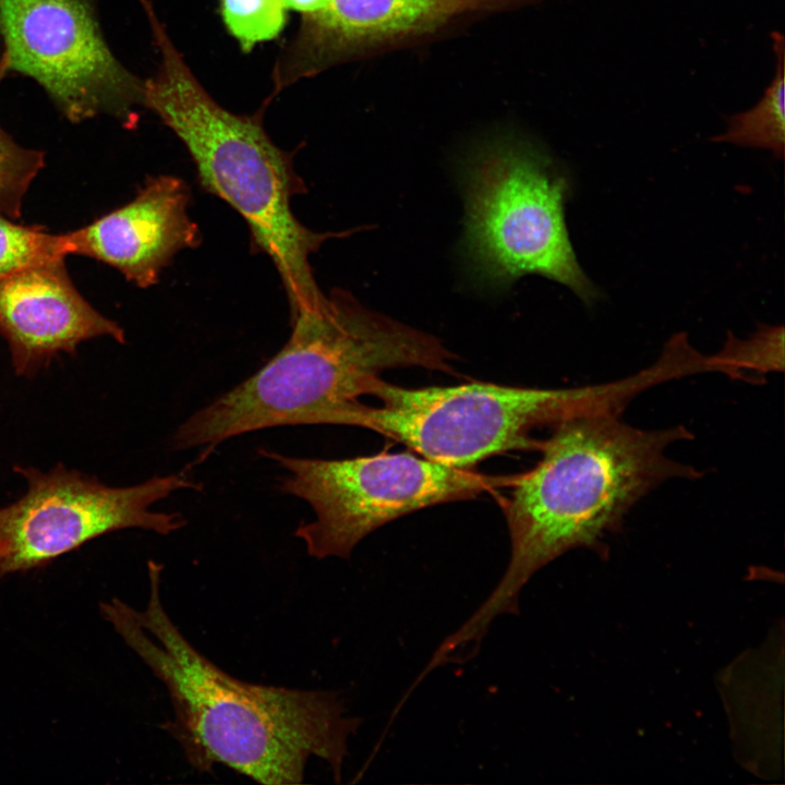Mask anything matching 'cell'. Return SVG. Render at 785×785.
I'll return each instance as SVG.
<instances>
[{"mask_svg": "<svg viewBox=\"0 0 785 785\" xmlns=\"http://www.w3.org/2000/svg\"><path fill=\"white\" fill-rule=\"evenodd\" d=\"M291 327L267 364L178 426L173 449L209 451L258 430L321 424L327 413L369 395L385 370L454 373V354L439 339L365 307L345 290L292 316Z\"/></svg>", "mask_w": 785, "mask_h": 785, "instance_id": "obj_3", "label": "cell"}, {"mask_svg": "<svg viewBox=\"0 0 785 785\" xmlns=\"http://www.w3.org/2000/svg\"><path fill=\"white\" fill-rule=\"evenodd\" d=\"M189 202V188L180 178L149 177L131 202L62 233L67 254L108 264L137 287L148 288L178 252L201 243Z\"/></svg>", "mask_w": 785, "mask_h": 785, "instance_id": "obj_12", "label": "cell"}, {"mask_svg": "<svg viewBox=\"0 0 785 785\" xmlns=\"http://www.w3.org/2000/svg\"><path fill=\"white\" fill-rule=\"evenodd\" d=\"M159 63L144 80L143 107L153 111L184 144L203 186L246 221L252 242L274 263L290 306V317L325 299L310 257L339 233H318L293 215L291 198L304 192L290 155L267 134L265 98L251 114L224 108L198 82L173 44L150 0H140Z\"/></svg>", "mask_w": 785, "mask_h": 785, "instance_id": "obj_4", "label": "cell"}, {"mask_svg": "<svg viewBox=\"0 0 785 785\" xmlns=\"http://www.w3.org/2000/svg\"><path fill=\"white\" fill-rule=\"evenodd\" d=\"M775 70L772 81L760 100L747 111L730 116L727 129L715 142L732 143L745 147L770 149L777 158L785 148V84L784 37L772 34Z\"/></svg>", "mask_w": 785, "mask_h": 785, "instance_id": "obj_13", "label": "cell"}, {"mask_svg": "<svg viewBox=\"0 0 785 785\" xmlns=\"http://www.w3.org/2000/svg\"><path fill=\"white\" fill-rule=\"evenodd\" d=\"M0 81L33 78L71 122L99 114L135 122L144 80L112 53L95 0H0Z\"/></svg>", "mask_w": 785, "mask_h": 785, "instance_id": "obj_8", "label": "cell"}, {"mask_svg": "<svg viewBox=\"0 0 785 785\" xmlns=\"http://www.w3.org/2000/svg\"><path fill=\"white\" fill-rule=\"evenodd\" d=\"M162 566L148 561L143 611L113 599L105 618L165 686L172 716L160 724L198 772L227 766L266 785L301 784L307 762L323 760L341 782L349 739L362 720L331 690L251 684L205 657L166 612Z\"/></svg>", "mask_w": 785, "mask_h": 785, "instance_id": "obj_1", "label": "cell"}, {"mask_svg": "<svg viewBox=\"0 0 785 785\" xmlns=\"http://www.w3.org/2000/svg\"><path fill=\"white\" fill-rule=\"evenodd\" d=\"M15 471L24 478L26 492L0 508V577L47 563L117 530L176 532L186 524L184 516L150 507L179 490H202L184 473L112 487L63 464L47 472L23 467Z\"/></svg>", "mask_w": 785, "mask_h": 785, "instance_id": "obj_9", "label": "cell"}, {"mask_svg": "<svg viewBox=\"0 0 785 785\" xmlns=\"http://www.w3.org/2000/svg\"><path fill=\"white\" fill-rule=\"evenodd\" d=\"M67 255L62 233L20 225L0 215V279L24 267Z\"/></svg>", "mask_w": 785, "mask_h": 785, "instance_id": "obj_15", "label": "cell"}, {"mask_svg": "<svg viewBox=\"0 0 785 785\" xmlns=\"http://www.w3.org/2000/svg\"><path fill=\"white\" fill-rule=\"evenodd\" d=\"M543 0H328L317 16L301 20L271 71L274 99L330 67L437 32L455 20Z\"/></svg>", "mask_w": 785, "mask_h": 785, "instance_id": "obj_10", "label": "cell"}, {"mask_svg": "<svg viewBox=\"0 0 785 785\" xmlns=\"http://www.w3.org/2000/svg\"><path fill=\"white\" fill-rule=\"evenodd\" d=\"M618 415L589 413L553 426L541 460L519 474L502 506L511 545L507 568L488 597L450 635L455 645L478 649L496 617L518 614L527 582L564 553L588 548L603 555L606 536L652 490L703 474L666 454L674 443L692 437L685 426L644 430Z\"/></svg>", "mask_w": 785, "mask_h": 785, "instance_id": "obj_2", "label": "cell"}, {"mask_svg": "<svg viewBox=\"0 0 785 785\" xmlns=\"http://www.w3.org/2000/svg\"><path fill=\"white\" fill-rule=\"evenodd\" d=\"M259 454L289 472L279 490L313 509L315 519L300 524L294 535L316 559H348L365 536L397 518L511 487L520 474H482L410 452L348 459L290 457L266 449Z\"/></svg>", "mask_w": 785, "mask_h": 785, "instance_id": "obj_7", "label": "cell"}, {"mask_svg": "<svg viewBox=\"0 0 785 785\" xmlns=\"http://www.w3.org/2000/svg\"><path fill=\"white\" fill-rule=\"evenodd\" d=\"M44 166V152L17 144L0 125V215L21 217L24 196Z\"/></svg>", "mask_w": 785, "mask_h": 785, "instance_id": "obj_16", "label": "cell"}, {"mask_svg": "<svg viewBox=\"0 0 785 785\" xmlns=\"http://www.w3.org/2000/svg\"><path fill=\"white\" fill-rule=\"evenodd\" d=\"M717 355L734 371L737 378L747 379L757 373L783 371L784 329L763 326L751 338L728 339Z\"/></svg>", "mask_w": 785, "mask_h": 785, "instance_id": "obj_17", "label": "cell"}, {"mask_svg": "<svg viewBox=\"0 0 785 785\" xmlns=\"http://www.w3.org/2000/svg\"><path fill=\"white\" fill-rule=\"evenodd\" d=\"M64 258L31 265L0 279V336L19 376L35 375L59 353L73 354L80 343L96 337L125 342L123 328L78 292Z\"/></svg>", "mask_w": 785, "mask_h": 785, "instance_id": "obj_11", "label": "cell"}, {"mask_svg": "<svg viewBox=\"0 0 785 785\" xmlns=\"http://www.w3.org/2000/svg\"><path fill=\"white\" fill-rule=\"evenodd\" d=\"M287 12L281 0H219L221 20L244 52L278 37L287 24Z\"/></svg>", "mask_w": 785, "mask_h": 785, "instance_id": "obj_14", "label": "cell"}, {"mask_svg": "<svg viewBox=\"0 0 785 785\" xmlns=\"http://www.w3.org/2000/svg\"><path fill=\"white\" fill-rule=\"evenodd\" d=\"M649 387L642 373L577 388H528L473 382L406 388L377 378L370 390L382 404L354 400L322 424L364 427L400 442L434 462L467 469L509 450H540L531 432L589 413H616Z\"/></svg>", "mask_w": 785, "mask_h": 785, "instance_id": "obj_5", "label": "cell"}, {"mask_svg": "<svg viewBox=\"0 0 785 785\" xmlns=\"http://www.w3.org/2000/svg\"><path fill=\"white\" fill-rule=\"evenodd\" d=\"M568 189L566 177L530 142L502 136L476 152L467 174L464 242L484 279L505 286L536 274L593 303L597 291L565 222Z\"/></svg>", "mask_w": 785, "mask_h": 785, "instance_id": "obj_6", "label": "cell"}]
</instances>
